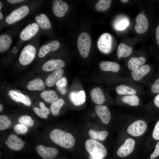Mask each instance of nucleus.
<instances>
[{"mask_svg":"<svg viewBox=\"0 0 159 159\" xmlns=\"http://www.w3.org/2000/svg\"><path fill=\"white\" fill-rule=\"evenodd\" d=\"M63 73V70L61 68L55 70L46 78L45 81V84L48 87L53 86L62 77Z\"/></svg>","mask_w":159,"mask_h":159,"instance_id":"412c9836","label":"nucleus"},{"mask_svg":"<svg viewBox=\"0 0 159 159\" xmlns=\"http://www.w3.org/2000/svg\"><path fill=\"white\" fill-rule=\"evenodd\" d=\"M8 95L11 99L18 103L21 102L26 106H30L31 101L28 97L18 90H10Z\"/></svg>","mask_w":159,"mask_h":159,"instance_id":"f8f14e48","label":"nucleus"},{"mask_svg":"<svg viewBox=\"0 0 159 159\" xmlns=\"http://www.w3.org/2000/svg\"><path fill=\"white\" fill-rule=\"evenodd\" d=\"M97 115L102 123L108 124L111 119V115L107 107L106 106L98 105L95 107Z\"/></svg>","mask_w":159,"mask_h":159,"instance_id":"2eb2a0df","label":"nucleus"},{"mask_svg":"<svg viewBox=\"0 0 159 159\" xmlns=\"http://www.w3.org/2000/svg\"><path fill=\"white\" fill-rule=\"evenodd\" d=\"M25 142L13 134L10 135L5 141V144L10 148L14 150H19L24 147Z\"/></svg>","mask_w":159,"mask_h":159,"instance_id":"ddd939ff","label":"nucleus"},{"mask_svg":"<svg viewBox=\"0 0 159 159\" xmlns=\"http://www.w3.org/2000/svg\"><path fill=\"white\" fill-rule=\"evenodd\" d=\"M3 17V15L2 13L1 12V11H0V20H2Z\"/></svg>","mask_w":159,"mask_h":159,"instance_id":"09e8293b","label":"nucleus"},{"mask_svg":"<svg viewBox=\"0 0 159 159\" xmlns=\"http://www.w3.org/2000/svg\"><path fill=\"white\" fill-rule=\"evenodd\" d=\"M137 24L135 26L136 32L138 34H142L145 32L149 27L148 20L143 13L138 14L135 19Z\"/></svg>","mask_w":159,"mask_h":159,"instance_id":"4468645a","label":"nucleus"},{"mask_svg":"<svg viewBox=\"0 0 159 159\" xmlns=\"http://www.w3.org/2000/svg\"><path fill=\"white\" fill-rule=\"evenodd\" d=\"M39 105L43 111H44L47 114L49 113V111L47 107L42 102H41L39 103Z\"/></svg>","mask_w":159,"mask_h":159,"instance_id":"37998d69","label":"nucleus"},{"mask_svg":"<svg viewBox=\"0 0 159 159\" xmlns=\"http://www.w3.org/2000/svg\"><path fill=\"white\" fill-rule=\"evenodd\" d=\"M108 135V133L106 131L99 132L92 130L90 133L91 138L94 140H105Z\"/></svg>","mask_w":159,"mask_h":159,"instance_id":"473e14b6","label":"nucleus"},{"mask_svg":"<svg viewBox=\"0 0 159 159\" xmlns=\"http://www.w3.org/2000/svg\"><path fill=\"white\" fill-rule=\"evenodd\" d=\"M132 47L126 44L121 43L119 45L117 49V55L119 59L121 57H125L129 56L132 53Z\"/></svg>","mask_w":159,"mask_h":159,"instance_id":"cd10ccee","label":"nucleus"},{"mask_svg":"<svg viewBox=\"0 0 159 159\" xmlns=\"http://www.w3.org/2000/svg\"><path fill=\"white\" fill-rule=\"evenodd\" d=\"M69 97L70 101L75 106L82 105L86 100V95L83 90L72 91L69 94Z\"/></svg>","mask_w":159,"mask_h":159,"instance_id":"a211bd4d","label":"nucleus"},{"mask_svg":"<svg viewBox=\"0 0 159 159\" xmlns=\"http://www.w3.org/2000/svg\"><path fill=\"white\" fill-rule=\"evenodd\" d=\"M3 109V106L2 105L0 104V112H1L2 110Z\"/></svg>","mask_w":159,"mask_h":159,"instance_id":"8fccbe9b","label":"nucleus"},{"mask_svg":"<svg viewBox=\"0 0 159 159\" xmlns=\"http://www.w3.org/2000/svg\"><path fill=\"white\" fill-rule=\"evenodd\" d=\"M35 20L39 27L42 29H48L51 27V22L46 15L41 14L35 17Z\"/></svg>","mask_w":159,"mask_h":159,"instance_id":"393cba45","label":"nucleus"},{"mask_svg":"<svg viewBox=\"0 0 159 159\" xmlns=\"http://www.w3.org/2000/svg\"><path fill=\"white\" fill-rule=\"evenodd\" d=\"M67 80L65 77H62L59 79L56 83V85L58 89L61 93L64 95L67 92L66 87L67 85Z\"/></svg>","mask_w":159,"mask_h":159,"instance_id":"72a5a7b5","label":"nucleus"},{"mask_svg":"<svg viewBox=\"0 0 159 159\" xmlns=\"http://www.w3.org/2000/svg\"><path fill=\"white\" fill-rule=\"evenodd\" d=\"M18 121L20 124H22L27 127L32 126L34 124V121L29 116L22 115L18 119Z\"/></svg>","mask_w":159,"mask_h":159,"instance_id":"f704fd0d","label":"nucleus"},{"mask_svg":"<svg viewBox=\"0 0 159 159\" xmlns=\"http://www.w3.org/2000/svg\"><path fill=\"white\" fill-rule=\"evenodd\" d=\"M68 8L67 4L62 0H54L52 1V11L57 17H63L67 11Z\"/></svg>","mask_w":159,"mask_h":159,"instance_id":"1a4fd4ad","label":"nucleus"},{"mask_svg":"<svg viewBox=\"0 0 159 159\" xmlns=\"http://www.w3.org/2000/svg\"><path fill=\"white\" fill-rule=\"evenodd\" d=\"M33 110L35 113L40 117L45 119L48 117L47 114L41 109L34 107L33 108Z\"/></svg>","mask_w":159,"mask_h":159,"instance_id":"58836bf2","label":"nucleus"},{"mask_svg":"<svg viewBox=\"0 0 159 159\" xmlns=\"http://www.w3.org/2000/svg\"><path fill=\"white\" fill-rule=\"evenodd\" d=\"M152 136L155 139L159 140V120L155 126L153 131Z\"/></svg>","mask_w":159,"mask_h":159,"instance_id":"ea45409f","label":"nucleus"},{"mask_svg":"<svg viewBox=\"0 0 159 159\" xmlns=\"http://www.w3.org/2000/svg\"><path fill=\"white\" fill-rule=\"evenodd\" d=\"M112 0H100L97 3L95 8L98 11H104L107 10L110 7Z\"/></svg>","mask_w":159,"mask_h":159,"instance_id":"2f4dec72","label":"nucleus"},{"mask_svg":"<svg viewBox=\"0 0 159 159\" xmlns=\"http://www.w3.org/2000/svg\"><path fill=\"white\" fill-rule=\"evenodd\" d=\"M11 38L9 35L2 34L0 36V52L6 51L9 48L12 43Z\"/></svg>","mask_w":159,"mask_h":159,"instance_id":"bb28decb","label":"nucleus"},{"mask_svg":"<svg viewBox=\"0 0 159 159\" xmlns=\"http://www.w3.org/2000/svg\"><path fill=\"white\" fill-rule=\"evenodd\" d=\"M129 24V22L126 19H123L119 21L115 25V28L117 30L125 29Z\"/></svg>","mask_w":159,"mask_h":159,"instance_id":"4c0bfd02","label":"nucleus"},{"mask_svg":"<svg viewBox=\"0 0 159 159\" xmlns=\"http://www.w3.org/2000/svg\"><path fill=\"white\" fill-rule=\"evenodd\" d=\"M154 102L155 105L159 108V93L155 97Z\"/></svg>","mask_w":159,"mask_h":159,"instance_id":"c03bdc74","label":"nucleus"},{"mask_svg":"<svg viewBox=\"0 0 159 159\" xmlns=\"http://www.w3.org/2000/svg\"><path fill=\"white\" fill-rule=\"evenodd\" d=\"M147 127V124L145 121L138 120L129 126L127 130L130 135L134 137H138L144 133Z\"/></svg>","mask_w":159,"mask_h":159,"instance_id":"423d86ee","label":"nucleus"},{"mask_svg":"<svg viewBox=\"0 0 159 159\" xmlns=\"http://www.w3.org/2000/svg\"><path fill=\"white\" fill-rule=\"evenodd\" d=\"M91 45V39L90 35L85 32L82 33L78 38L77 45L79 53L83 57H87Z\"/></svg>","mask_w":159,"mask_h":159,"instance_id":"7ed1b4c3","label":"nucleus"},{"mask_svg":"<svg viewBox=\"0 0 159 159\" xmlns=\"http://www.w3.org/2000/svg\"><path fill=\"white\" fill-rule=\"evenodd\" d=\"M38 154L43 159H52L56 157L58 153V150L54 147H46L39 145L36 148Z\"/></svg>","mask_w":159,"mask_h":159,"instance_id":"6e6552de","label":"nucleus"},{"mask_svg":"<svg viewBox=\"0 0 159 159\" xmlns=\"http://www.w3.org/2000/svg\"><path fill=\"white\" fill-rule=\"evenodd\" d=\"M65 65V62L61 59H51L44 64L42 69L44 71L51 72L62 68Z\"/></svg>","mask_w":159,"mask_h":159,"instance_id":"f3484780","label":"nucleus"},{"mask_svg":"<svg viewBox=\"0 0 159 159\" xmlns=\"http://www.w3.org/2000/svg\"><path fill=\"white\" fill-rule=\"evenodd\" d=\"M11 125V120L6 115L0 116V130H4L8 128Z\"/></svg>","mask_w":159,"mask_h":159,"instance_id":"c9c22d12","label":"nucleus"},{"mask_svg":"<svg viewBox=\"0 0 159 159\" xmlns=\"http://www.w3.org/2000/svg\"><path fill=\"white\" fill-rule=\"evenodd\" d=\"M49 136L53 142L64 148H70L75 144V139L73 136L60 129H56L53 130L50 132Z\"/></svg>","mask_w":159,"mask_h":159,"instance_id":"f257e3e1","label":"nucleus"},{"mask_svg":"<svg viewBox=\"0 0 159 159\" xmlns=\"http://www.w3.org/2000/svg\"><path fill=\"white\" fill-rule=\"evenodd\" d=\"M100 67L104 71H111L117 72L119 70L120 67L119 64L115 62L104 61L100 63Z\"/></svg>","mask_w":159,"mask_h":159,"instance_id":"4be33fe9","label":"nucleus"},{"mask_svg":"<svg viewBox=\"0 0 159 159\" xmlns=\"http://www.w3.org/2000/svg\"><path fill=\"white\" fill-rule=\"evenodd\" d=\"M29 9L26 5L22 6L12 11L5 18V21L9 24H13L25 17Z\"/></svg>","mask_w":159,"mask_h":159,"instance_id":"39448f33","label":"nucleus"},{"mask_svg":"<svg viewBox=\"0 0 159 159\" xmlns=\"http://www.w3.org/2000/svg\"><path fill=\"white\" fill-rule=\"evenodd\" d=\"M26 87L31 90H42L44 89L45 86L43 80L38 78L29 82Z\"/></svg>","mask_w":159,"mask_h":159,"instance_id":"b1692460","label":"nucleus"},{"mask_svg":"<svg viewBox=\"0 0 159 159\" xmlns=\"http://www.w3.org/2000/svg\"><path fill=\"white\" fill-rule=\"evenodd\" d=\"M14 130L17 134H24L28 131V127L24 125L20 124L15 125L14 127Z\"/></svg>","mask_w":159,"mask_h":159,"instance_id":"e433bc0d","label":"nucleus"},{"mask_svg":"<svg viewBox=\"0 0 159 159\" xmlns=\"http://www.w3.org/2000/svg\"><path fill=\"white\" fill-rule=\"evenodd\" d=\"M135 144V141L130 138L126 140L124 144L118 149L117 152V155L120 157H126L133 151Z\"/></svg>","mask_w":159,"mask_h":159,"instance_id":"9d476101","label":"nucleus"},{"mask_svg":"<svg viewBox=\"0 0 159 159\" xmlns=\"http://www.w3.org/2000/svg\"><path fill=\"white\" fill-rule=\"evenodd\" d=\"M115 90L117 94L121 95H135L137 93L135 89L123 85L117 86Z\"/></svg>","mask_w":159,"mask_h":159,"instance_id":"c85d7f7f","label":"nucleus"},{"mask_svg":"<svg viewBox=\"0 0 159 159\" xmlns=\"http://www.w3.org/2000/svg\"><path fill=\"white\" fill-rule=\"evenodd\" d=\"M112 37L109 33L102 34L97 42V46L99 50L105 54H108L111 51L112 45Z\"/></svg>","mask_w":159,"mask_h":159,"instance_id":"0eeeda50","label":"nucleus"},{"mask_svg":"<svg viewBox=\"0 0 159 159\" xmlns=\"http://www.w3.org/2000/svg\"><path fill=\"white\" fill-rule=\"evenodd\" d=\"M60 46L59 42L54 40L42 46L39 49L38 56L40 58L45 56L49 52L58 49Z\"/></svg>","mask_w":159,"mask_h":159,"instance_id":"dca6fc26","label":"nucleus"},{"mask_svg":"<svg viewBox=\"0 0 159 159\" xmlns=\"http://www.w3.org/2000/svg\"><path fill=\"white\" fill-rule=\"evenodd\" d=\"M150 70V68L149 65H143L132 71L131 73L132 77L135 81H140L149 73Z\"/></svg>","mask_w":159,"mask_h":159,"instance_id":"6ab92c4d","label":"nucleus"},{"mask_svg":"<svg viewBox=\"0 0 159 159\" xmlns=\"http://www.w3.org/2000/svg\"><path fill=\"white\" fill-rule=\"evenodd\" d=\"M3 6V5L2 4V3L1 2V1H0V10L1 9L2 7Z\"/></svg>","mask_w":159,"mask_h":159,"instance_id":"603ef678","label":"nucleus"},{"mask_svg":"<svg viewBox=\"0 0 159 159\" xmlns=\"http://www.w3.org/2000/svg\"><path fill=\"white\" fill-rule=\"evenodd\" d=\"M24 1V0H7V1L8 2L10 3L11 4H16L18 3L22 2Z\"/></svg>","mask_w":159,"mask_h":159,"instance_id":"49530a36","label":"nucleus"},{"mask_svg":"<svg viewBox=\"0 0 159 159\" xmlns=\"http://www.w3.org/2000/svg\"><path fill=\"white\" fill-rule=\"evenodd\" d=\"M85 145L87 152L92 156L102 158L107 155V151L104 145L93 139L87 140Z\"/></svg>","mask_w":159,"mask_h":159,"instance_id":"f03ea898","label":"nucleus"},{"mask_svg":"<svg viewBox=\"0 0 159 159\" xmlns=\"http://www.w3.org/2000/svg\"><path fill=\"white\" fill-rule=\"evenodd\" d=\"M122 101L126 104L132 106H137L139 103L140 99L136 95L125 96L121 98Z\"/></svg>","mask_w":159,"mask_h":159,"instance_id":"c756f323","label":"nucleus"},{"mask_svg":"<svg viewBox=\"0 0 159 159\" xmlns=\"http://www.w3.org/2000/svg\"><path fill=\"white\" fill-rule=\"evenodd\" d=\"M151 91L154 93H159V77L156 79L152 85Z\"/></svg>","mask_w":159,"mask_h":159,"instance_id":"a19ab883","label":"nucleus"},{"mask_svg":"<svg viewBox=\"0 0 159 159\" xmlns=\"http://www.w3.org/2000/svg\"><path fill=\"white\" fill-rule=\"evenodd\" d=\"M90 95L93 101L99 105L103 104L105 100L103 92L99 87L93 88L90 92Z\"/></svg>","mask_w":159,"mask_h":159,"instance_id":"aec40b11","label":"nucleus"},{"mask_svg":"<svg viewBox=\"0 0 159 159\" xmlns=\"http://www.w3.org/2000/svg\"><path fill=\"white\" fill-rule=\"evenodd\" d=\"M41 97L47 102L52 103L58 99L56 93L53 90H46L42 92Z\"/></svg>","mask_w":159,"mask_h":159,"instance_id":"a878e982","label":"nucleus"},{"mask_svg":"<svg viewBox=\"0 0 159 159\" xmlns=\"http://www.w3.org/2000/svg\"><path fill=\"white\" fill-rule=\"evenodd\" d=\"M64 103V101L62 99H59L51 103L50 110L52 114L55 115H58L61 108Z\"/></svg>","mask_w":159,"mask_h":159,"instance_id":"7c9ffc66","label":"nucleus"},{"mask_svg":"<svg viewBox=\"0 0 159 159\" xmlns=\"http://www.w3.org/2000/svg\"><path fill=\"white\" fill-rule=\"evenodd\" d=\"M155 36L157 43L159 46V25L156 28Z\"/></svg>","mask_w":159,"mask_h":159,"instance_id":"a18cd8bd","label":"nucleus"},{"mask_svg":"<svg viewBox=\"0 0 159 159\" xmlns=\"http://www.w3.org/2000/svg\"><path fill=\"white\" fill-rule=\"evenodd\" d=\"M146 61L145 58L142 56L139 57H133L129 60L127 67L129 69L132 71L143 66Z\"/></svg>","mask_w":159,"mask_h":159,"instance_id":"5701e85b","label":"nucleus"},{"mask_svg":"<svg viewBox=\"0 0 159 159\" xmlns=\"http://www.w3.org/2000/svg\"><path fill=\"white\" fill-rule=\"evenodd\" d=\"M120 1L122 2H123V3H126L127 2H128L129 1V0H120Z\"/></svg>","mask_w":159,"mask_h":159,"instance_id":"3c124183","label":"nucleus"},{"mask_svg":"<svg viewBox=\"0 0 159 159\" xmlns=\"http://www.w3.org/2000/svg\"><path fill=\"white\" fill-rule=\"evenodd\" d=\"M36 52L34 46L29 44L26 45L22 50L19 56L20 63L23 65L30 64L34 59Z\"/></svg>","mask_w":159,"mask_h":159,"instance_id":"20e7f679","label":"nucleus"},{"mask_svg":"<svg viewBox=\"0 0 159 159\" xmlns=\"http://www.w3.org/2000/svg\"><path fill=\"white\" fill-rule=\"evenodd\" d=\"M159 155V141L156 144L155 150L150 155L151 159H153Z\"/></svg>","mask_w":159,"mask_h":159,"instance_id":"79ce46f5","label":"nucleus"},{"mask_svg":"<svg viewBox=\"0 0 159 159\" xmlns=\"http://www.w3.org/2000/svg\"><path fill=\"white\" fill-rule=\"evenodd\" d=\"M38 25L35 23L29 24L21 32L20 34L21 39L26 41L31 39L38 32L39 30Z\"/></svg>","mask_w":159,"mask_h":159,"instance_id":"9b49d317","label":"nucleus"},{"mask_svg":"<svg viewBox=\"0 0 159 159\" xmlns=\"http://www.w3.org/2000/svg\"><path fill=\"white\" fill-rule=\"evenodd\" d=\"M90 158L91 159H102V158L95 157L91 155Z\"/></svg>","mask_w":159,"mask_h":159,"instance_id":"de8ad7c7","label":"nucleus"}]
</instances>
